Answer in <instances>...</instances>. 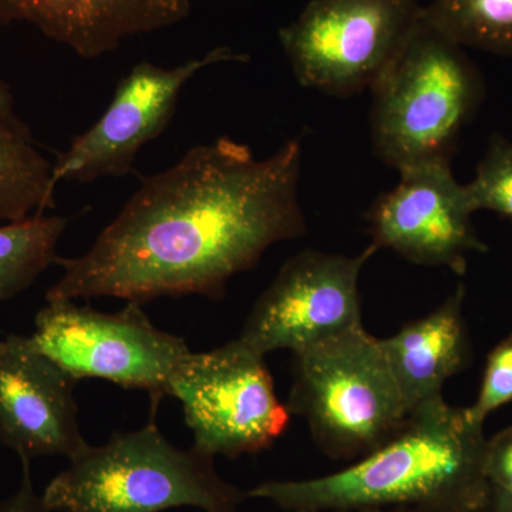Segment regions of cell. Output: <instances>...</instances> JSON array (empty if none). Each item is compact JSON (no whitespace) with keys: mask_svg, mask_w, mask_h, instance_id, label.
<instances>
[{"mask_svg":"<svg viewBox=\"0 0 512 512\" xmlns=\"http://www.w3.org/2000/svg\"><path fill=\"white\" fill-rule=\"evenodd\" d=\"M76 383L28 336L0 339V443L22 463L79 456L89 443L80 430Z\"/></svg>","mask_w":512,"mask_h":512,"instance_id":"obj_12","label":"cell"},{"mask_svg":"<svg viewBox=\"0 0 512 512\" xmlns=\"http://www.w3.org/2000/svg\"><path fill=\"white\" fill-rule=\"evenodd\" d=\"M484 474L490 487L504 491L512 497V427L487 440Z\"/></svg>","mask_w":512,"mask_h":512,"instance_id":"obj_20","label":"cell"},{"mask_svg":"<svg viewBox=\"0 0 512 512\" xmlns=\"http://www.w3.org/2000/svg\"><path fill=\"white\" fill-rule=\"evenodd\" d=\"M67 220L33 214L0 227V302L15 298L55 264Z\"/></svg>","mask_w":512,"mask_h":512,"instance_id":"obj_15","label":"cell"},{"mask_svg":"<svg viewBox=\"0 0 512 512\" xmlns=\"http://www.w3.org/2000/svg\"><path fill=\"white\" fill-rule=\"evenodd\" d=\"M423 16L419 0H312L279 40L301 86L350 97L375 86Z\"/></svg>","mask_w":512,"mask_h":512,"instance_id":"obj_7","label":"cell"},{"mask_svg":"<svg viewBox=\"0 0 512 512\" xmlns=\"http://www.w3.org/2000/svg\"><path fill=\"white\" fill-rule=\"evenodd\" d=\"M248 60V55L221 46L171 69L150 62L136 64L121 79L103 116L74 138L52 167L53 190L60 181L93 183L130 174L138 151L160 137L173 120L178 97L195 74L212 64Z\"/></svg>","mask_w":512,"mask_h":512,"instance_id":"obj_10","label":"cell"},{"mask_svg":"<svg viewBox=\"0 0 512 512\" xmlns=\"http://www.w3.org/2000/svg\"><path fill=\"white\" fill-rule=\"evenodd\" d=\"M466 289L458 286L436 311L406 323L380 345L410 412L443 394L448 379L467 366L470 342L463 318Z\"/></svg>","mask_w":512,"mask_h":512,"instance_id":"obj_14","label":"cell"},{"mask_svg":"<svg viewBox=\"0 0 512 512\" xmlns=\"http://www.w3.org/2000/svg\"><path fill=\"white\" fill-rule=\"evenodd\" d=\"M473 211L488 210L512 221V143L503 136L491 137L478 164L476 177L466 184Z\"/></svg>","mask_w":512,"mask_h":512,"instance_id":"obj_18","label":"cell"},{"mask_svg":"<svg viewBox=\"0 0 512 512\" xmlns=\"http://www.w3.org/2000/svg\"><path fill=\"white\" fill-rule=\"evenodd\" d=\"M372 140L397 171L448 161L484 97L476 64L423 16L372 87Z\"/></svg>","mask_w":512,"mask_h":512,"instance_id":"obj_4","label":"cell"},{"mask_svg":"<svg viewBox=\"0 0 512 512\" xmlns=\"http://www.w3.org/2000/svg\"><path fill=\"white\" fill-rule=\"evenodd\" d=\"M158 404L146 426L87 446L43 491L49 512H163L197 508L237 512L245 491L218 474L214 458L181 450L157 427Z\"/></svg>","mask_w":512,"mask_h":512,"instance_id":"obj_3","label":"cell"},{"mask_svg":"<svg viewBox=\"0 0 512 512\" xmlns=\"http://www.w3.org/2000/svg\"><path fill=\"white\" fill-rule=\"evenodd\" d=\"M377 251L370 244L355 256L315 249L293 255L252 306L239 339L266 356L284 349L302 352L365 328L359 278Z\"/></svg>","mask_w":512,"mask_h":512,"instance_id":"obj_9","label":"cell"},{"mask_svg":"<svg viewBox=\"0 0 512 512\" xmlns=\"http://www.w3.org/2000/svg\"><path fill=\"white\" fill-rule=\"evenodd\" d=\"M168 396L183 404L192 447L212 458L266 450L288 430L292 416L275 392L265 356L239 338L192 352Z\"/></svg>","mask_w":512,"mask_h":512,"instance_id":"obj_8","label":"cell"},{"mask_svg":"<svg viewBox=\"0 0 512 512\" xmlns=\"http://www.w3.org/2000/svg\"><path fill=\"white\" fill-rule=\"evenodd\" d=\"M424 16L464 49L512 56V0H431Z\"/></svg>","mask_w":512,"mask_h":512,"instance_id":"obj_17","label":"cell"},{"mask_svg":"<svg viewBox=\"0 0 512 512\" xmlns=\"http://www.w3.org/2000/svg\"><path fill=\"white\" fill-rule=\"evenodd\" d=\"M22 478L15 493L0 501V512H49L42 494H37L33 484L30 463L23 461Z\"/></svg>","mask_w":512,"mask_h":512,"instance_id":"obj_21","label":"cell"},{"mask_svg":"<svg viewBox=\"0 0 512 512\" xmlns=\"http://www.w3.org/2000/svg\"><path fill=\"white\" fill-rule=\"evenodd\" d=\"M400 181L384 192L365 218L372 244L392 249L412 264L467 269L470 252H487L478 238L466 185L458 183L448 161L400 171Z\"/></svg>","mask_w":512,"mask_h":512,"instance_id":"obj_11","label":"cell"},{"mask_svg":"<svg viewBox=\"0 0 512 512\" xmlns=\"http://www.w3.org/2000/svg\"><path fill=\"white\" fill-rule=\"evenodd\" d=\"M301 165V138L262 160L228 137L192 147L173 167L144 178L86 254L57 256L63 275L46 301H220L229 279L258 265L272 245L308 232Z\"/></svg>","mask_w":512,"mask_h":512,"instance_id":"obj_1","label":"cell"},{"mask_svg":"<svg viewBox=\"0 0 512 512\" xmlns=\"http://www.w3.org/2000/svg\"><path fill=\"white\" fill-rule=\"evenodd\" d=\"M484 512H512V497L491 487L490 500Z\"/></svg>","mask_w":512,"mask_h":512,"instance_id":"obj_24","label":"cell"},{"mask_svg":"<svg viewBox=\"0 0 512 512\" xmlns=\"http://www.w3.org/2000/svg\"><path fill=\"white\" fill-rule=\"evenodd\" d=\"M483 426L443 394L414 407L402 429L352 466L328 476L265 481L245 491L286 512H360L402 505L484 511Z\"/></svg>","mask_w":512,"mask_h":512,"instance_id":"obj_2","label":"cell"},{"mask_svg":"<svg viewBox=\"0 0 512 512\" xmlns=\"http://www.w3.org/2000/svg\"><path fill=\"white\" fill-rule=\"evenodd\" d=\"M360 512H484L458 510V508L430 507V505H402V507L375 508V510H366Z\"/></svg>","mask_w":512,"mask_h":512,"instance_id":"obj_23","label":"cell"},{"mask_svg":"<svg viewBox=\"0 0 512 512\" xmlns=\"http://www.w3.org/2000/svg\"><path fill=\"white\" fill-rule=\"evenodd\" d=\"M192 0H0V23L25 22L83 59L190 16Z\"/></svg>","mask_w":512,"mask_h":512,"instance_id":"obj_13","label":"cell"},{"mask_svg":"<svg viewBox=\"0 0 512 512\" xmlns=\"http://www.w3.org/2000/svg\"><path fill=\"white\" fill-rule=\"evenodd\" d=\"M512 402V332L487 357L483 383L476 403L467 407L468 417L478 426L495 410Z\"/></svg>","mask_w":512,"mask_h":512,"instance_id":"obj_19","label":"cell"},{"mask_svg":"<svg viewBox=\"0 0 512 512\" xmlns=\"http://www.w3.org/2000/svg\"><path fill=\"white\" fill-rule=\"evenodd\" d=\"M28 342L77 382L100 379L143 390L151 404L170 394L174 377L192 353L184 339L156 328L131 302L120 312L104 313L73 299L47 301Z\"/></svg>","mask_w":512,"mask_h":512,"instance_id":"obj_6","label":"cell"},{"mask_svg":"<svg viewBox=\"0 0 512 512\" xmlns=\"http://www.w3.org/2000/svg\"><path fill=\"white\" fill-rule=\"evenodd\" d=\"M52 165L32 138L0 131V220H25L55 207Z\"/></svg>","mask_w":512,"mask_h":512,"instance_id":"obj_16","label":"cell"},{"mask_svg":"<svg viewBox=\"0 0 512 512\" xmlns=\"http://www.w3.org/2000/svg\"><path fill=\"white\" fill-rule=\"evenodd\" d=\"M0 131L13 136L32 138L29 128L16 116L15 100L8 84L0 79Z\"/></svg>","mask_w":512,"mask_h":512,"instance_id":"obj_22","label":"cell"},{"mask_svg":"<svg viewBox=\"0 0 512 512\" xmlns=\"http://www.w3.org/2000/svg\"><path fill=\"white\" fill-rule=\"evenodd\" d=\"M286 407L306 421L319 450L338 461L372 453L410 414L380 339L365 328L293 353Z\"/></svg>","mask_w":512,"mask_h":512,"instance_id":"obj_5","label":"cell"}]
</instances>
